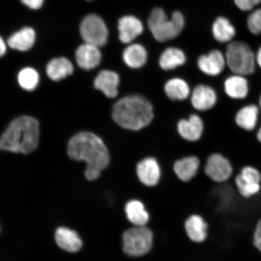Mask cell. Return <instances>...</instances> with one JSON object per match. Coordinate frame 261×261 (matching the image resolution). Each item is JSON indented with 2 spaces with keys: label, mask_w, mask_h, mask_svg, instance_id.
I'll use <instances>...</instances> for the list:
<instances>
[{
  "label": "cell",
  "mask_w": 261,
  "mask_h": 261,
  "mask_svg": "<svg viewBox=\"0 0 261 261\" xmlns=\"http://www.w3.org/2000/svg\"><path fill=\"white\" fill-rule=\"evenodd\" d=\"M39 139L38 120L31 116H22L10 124L2 136L0 146L5 151L29 154L37 148Z\"/></svg>",
  "instance_id": "1"
},
{
  "label": "cell",
  "mask_w": 261,
  "mask_h": 261,
  "mask_svg": "<svg viewBox=\"0 0 261 261\" xmlns=\"http://www.w3.org/2000/svg\"><path fill=\"white\" fill-rule=\"evenodd\" d=\"M113 118L123 128L138 130L149 125L154 117L151 103L140 96L122 98L114 104Z\"/></svg>",
  "instance_id": "2"
},
{
  "label": "cell",
  "mask_w": 261,
  "mask_h": 261,
  "mask_svg": "<svg viewBox=\"0 0 261 261\" xmlns=\"http://www.w3.org/2000/svg\"><path fill=\"white\" fill-rule=\"evenodd\" d=\"M70 158L76 161H84L87 166L102 171L110 162V155L103 140L93 133L83 132L75 135L68 146Z\"/></svg>",
  "instance_id": "3"
},
{
  "label": "cell",
  "mask_w": 261,
  "mask_h": 261,
  "mask_svg": "<svg viewBox=\"0 0 261 261\" xmlns=\"http://www.w3.org/2000/svg\"><path fill=\"white\" fill-rule=\"evenodd\" d=\"M149 31L159 42L173 40L180 34L185 26V18L180 12L173 13L169 19L164 10L156 8L152 10L148 21Z\"/></svg>",
  "instance_id": "4"
},
{
  "label": "cell",
  "mask_w": 261,
  "mask_h": 261,
  "mask_svg": "<svg viewBox=\"0 0 261 261\" xmlns=\"http://www.w3.org/2000/svg\"><path fill=\"white\" fill-rule=\"evenodd\" d=\"M226 64L234 74L249 75L253 73L256 63L249 45L242 41H233L228 44L225 53Z\"/></svg>",
  "instance_id": "5"
},
{
  "label": "cell",
  "mask_w": 261,
  "mask_h": 261,
  "mask_svg": "<svg viewBox=\"0 0 261 261\" xmlns=\"http://www.w3.org/2000/svg\"><path fill=\"white\" fill-rule=\"evenodd\" d=\"M153 234L148 228L136 226L127 230L123 236V249L127 255L141 256L151 250Z\"/></svg>",
  "instance_id": "6"
},
{
  "label": "cell",
  "mask_w": 261,
  "mask_h": 261,
  "mask_svg": "<svg viewBox=\"0 0 261 261\" xmlns=\"http://www.w3.org/2000/svg\"><path fill=\"white\" fill-rule=\"evenodd\" d=\"M82 38L85 43L100 47L107 43L109 32L103 19L100 16L91 14L86 16L80 27Z\"/></svg>",
  "instance_id": "7"
},
{
  "label": "cell",
  "mask_w": 261,
  "mask_h": 261,
  "mask_svg": "<svg viewBox=\"0 0 261 261\" xmlns=\"http://www.w3.org/2000/svg\"><path fill=\"white\" fill-rule=\"evenodd\" d=\"M236 181L240 194L244 197L249 198L259 192L261 175L256 169L246 166L237 176Z\"/></svg>",
  "instance_id": "8"
},
{
  "label": "cell",
  "mask_w": 261,
  "mask_h": 261,
  "mask_svg": "<svg viewBox=\"0 0 261 261\" xmlns=\"http://www.w3.org/2000/svg\"><path fill=\"white\" fill-rule=\"evenodd\" d=\"M232 167L229 161L223 155L218 154L211 155L205 166V174L213 180L224 182L227 180L232 174Z\"/></svg>",
  "instance_id": "9"
},
{
  "label": "cell",
  "mask_w": 261,
  "mask_h": 261,
  "mask_svg": "<svg viewBox=\"0 0 261 261\" xmlns=\"http://www.w3.org/2000/svg\"><path fill=\"white\" fill-rule=\"evenodd\" d=\"M198 66L202 72L211 76L219 75L226 66L225 55L218 50H212L198 59Z\"/></svg>",
  "instance_id": "10"
},
{
  "label": "cell",
  "mask_w": 261,
  "mask_h": 261,
  "mask_svg": "<svg viewBox=\"0 0 261 261\" xmlns=\"http://www.w3.org/2000/svg\"><path fill=\"white\" fill-rule=\"evenodd\" d=\"M191 101L192 106L195 109L205 112L212 109L216 104V91L205 85H198L192 91Z\"/></svg>",
  "instance_id": "11"
},
{
  "label": "cell",
  "mask_w": 261,
  "mask_h": 261,
  "mask_svg": "<svg viewBox=\"0 0 261 261\" xmlns=\"http://www.w3.org/2000/svg\"><path fill=\"white\" fill-rule=\"evenodd\" d=\"M137 174L142 184L153 187L158 184L161 178V168L155 159L146 158L137 166Z\"/></svg>",
  "instance_id": "12"
},
{
  "label": "cell",
  "mask_w": 261,
  "mask_h": 261,
  "mask_svg": "<svg viewBox=\"0 0 261 261\" xmlns=\"http://www.w3.org/2000/svg\"><path fill=\"white\" fill-rule=\"evenodd\" d=\"M177 130L181 138L188 141H197L203 135L204 123L200 117L192 114L188 119L179 120Z\"/></svg>",
  "instance_id": "13"
},
{
  "label": "cell",
  "mask_w": 261,
  "mask_h": 261,
  "mask_svg": "<svg viewBox=\"0 0 261 261\" xmlns=\"http://www.w3.org/2000/svg\"><path fill=\"white\" fill-rule=\"evenodd\" d=\"M118 29L120 41L128 44L142 34L143 25L135 16H125L119 19Z\"/></svg>",
  "instance_id": "14"
},
{
  "label": "cell",
  "mask_w": 261,
  "mask_h": 261,
  "mask_svg": "<svg viewBox=\"0 0 261 261\" xmlns=\"http://www.w3.org/2000/svg\"><path fill=\"white\" fill-rule=\"evenodd\" d=\"M100 51L95 45L85 43L77 49L76 60L79 66L89 70L98 66L101 61Z\"/></svg>",
  "instance_id": "15"
},
{
  "label": "cell",
  "mask_w": 261,
  "mask_h": 261,
  "mask_svg": "<svg viewBox=\"0 0 261 261\" xmlns=\"http://www.w3.org/2000/svg\"><path fill=\"white\" fill-rule=\"evenodd\" d=\"M119 75L114 71L103 70L100 71L94 80V87L110 98H114L118 94L119 84Z\"/></svg>",
  "instance_id": "16"
},
{
  "label": "cell",
  "mask_w": 261,
  "mask_h": 261,
  "mask_svg": "<svg viewBox=\"0 0 261 261\" xmlns=\"http://www.w3.org/2000/svg\"><path fill=\"white\" fill-rule=\"evenodd\" d=\"M55 240L59 247L68 252H77L83 246V242L76 231L68 228H58L55 232Z\"/></svg>",
  "instance_id": "17"
},
{
  "label": "cell",
  "mask_w": 261,
  "mask_h": 261,
  "mask_svg": "<svg viewBox=\"0 0 261 261\" xmlns=\"http://www.w3.org/2000/svg\"><path fill=\"white\" fill-rule=\"evenodd\" d=\"M224 90L228 96L234 99H243L249 93V84L244 76L234 74L224 82Z\"/></svg>",
  "instance_id": "18"
},
{
  "label": "cell",
  "mask_w": 261,
  "mask_h": 261,
  "mask_svg": "<svg viewBox=\"0 0 261 261\" xmlns=\"http://www.w3.org/2000/svg\"><path fill=\"white\" fill-rule=\"evenodd\" d=\"M123 60L129 67L140 68L146 64L148 52L141 44H130L123 51Z\"/></svg>",
  "instance_id": "19"
},
{
  "label": "cell",
  "mask_w": 261,
  "mask_h": 261,
  "mask_svg": "<svg viewBox=\"0 0 261 261\" xmlns=\"http://www.w3.org/2000/svg\"><path fill=\"white\" fill-rule=\"evenodd\" d=\"M187 57L181 49L169 47L162 52L159 58V65L163 70H174L185 64Z\"/></svg>",
  "instance_id": "20"
},
{
  "label": "cell",
  "mask_w": 261,
  "mask_h": 261,
  "mask_svg": "<svg viewBox=\"0 0 261 261\" xmlns=\"http://www.w3.org/2000/svg\"><path fill=\"white\" fill-rule=\"evenodd\" d=\"M200 161L194 156H187L175 163L174 169L177 177L184 181H188L197 174Z\"/></svg>",
  "instance_id": "21"
},
{
  "label": "cell",
  "mask_w": 261,
  "mask_h": 261,
  "mask_svg": "<svg viewBox=\"0 0 261 261\" xmlns=\"http://www.w3.org/2000/svg\"><path fill=\"white\" fill-rule=\"evenodd\" d=\"M185 229L188 237L195 242H203L207 237V224L199 215H192L188 218Z\"/></svg>",
  "instance_id": "22"
},
{
  "label": "cell",
  "mask_w": 261,
  "mask_h": 261,
  "mask_svg": "<svg viewBox=\"0 0 261 261\" xmlns=\"http://www.w3.org/2000/svg\"><path fill=\"white\" fill-rule=\"evenodd\" d=\"M73 66L71 62L65 58L54 59L47 65L46 72L51 80L58 81L72 74Z\"/></svg>",
  "instance_id": "23"
},
{
  "label": "cell",
  "mask_w": 261,
  "mask_h": 261,
  "mask_svg": "<svg viewBox=\"0 0 261 261\" xmlns=\"http://www.w3.org/2000/svg\"><path fill=\"white\" fill-rule=\"evenodd\" d=\"M35 41V31L32 28H25L13 34L9 38L8 43L13 49L24 51L31 48Z\"/></svg>",
  "instance_id": "24"
},
{
  "label": "cell",
  "mask_w": 261,
  "mask_h": 261,
  "mask_svg": "<svg viewBox=\"0 0 261 261\" xmlns=\"http://www.w3.org/2000/svg\"><path fill=\"white\" fill-rule=\"evenodd\" d=\"M212 34L217 41L221 43H226L232 40L236 36V30L227 18L220 16L212 25Z\"/></svg>",
  "instance_id": "25"
},
{
  "label": "cell",
  "mask_w": 261,
  "mask_h": 261,
  "mask_svg": "<svg viewBox=\"0 0 261 261\" xmlns=\"http://www.w3.org/2000/svg\"><path fill=\"white\" fill-rule=\"evenodd\" d=\"M165 92L172 100H184L190 94V88L185 80L181 78H172L166 83Z\"/></svg>",
  "instance_id": "26"
},
{
  "label": "cell",
  "mask_w": 261,
  "mask_h": 261,
  "mask_svg": "<svg viewBox=\"0 0 261 261\" xmlns=\"http://www.w3.org/2000/svg\"><path fill=\"white\" fill-rule=\"evenodd\" d=\"M258 115V107L251 104L244 107L238 112L236 122L240 128L246 130H252L255 128Z\"/></svg>",
  "instance_id": "27"
},
{
  "label": "cell",
  "mask_w": 261,
  "mask_h": 261,
  "mask_svg": "<svg viewBox=\"0 0 261 261\" xmlns=\"http://www.w3.org/2000/svg\"><path fill=\"white\" fill-rule=\"evenodd\" d=\"M125 212L128 219L136 226H143L149 221V214L144 205L138 200H132L127 203Z\"/></svg>",
  "instance_id": "28"
},
{
  "label": "cell",
  "mask_w": 261,
  "mask_h": 261,
  "mask_svg": "<svg viewBox=\"0 0 261 261\" xmlns=\"http://www.w3.org/2000/svg\"><path fill=\"white\" fill-rule=\"evenodd\" d=\"M18 80L19 86L22 89L32 91L37 88L39 83V74L37 71L32 68H25L18 74Z\"/></svg>",
  "instance_id": "29"
},
{
  "label": "cell",
  "mask_w": 261,
  "mask_h": 261,
  "mask_svg": "<svg viewBox=\"0 0 261 261\" xmlns=\"http://www.w3.org/2000/svg\"><path fill=\"white\" fill-rule=\"evenodd\" d=\"M247 27L253 35L261 34V9L253 11L247 18Z\"/></svg>",
  "instance_id": "30"
},
{
  "label": "cell",
  "mask_w": 261,
  "mask_h": 261,
  "mask_svg": "<svg viewBox=\"0 0 261 261\" xmlns=\"http://www.w3.org/2000/svg\"><path fill=\"white\" fill-rule=\"evenodd\" d=\"M237 7L243 11H249L259 5L261 0H234Z\"/></svg>",
  "instance_id": "31"
},
{
  "label": "cell",
  "mask_w": 261,
  "mask_h": 261,
  "mask_svg": "<svg viewBox=\"0 0 261 261\" xmlns=\"http://www.w3.org/2000/svg\"><path fill=\"white\" fill-rule=\"evenodd\" d=\"M100 172L101 170L99 169L87 166L86 171H85V177L90 181L95 180L99 178Z\"/></svg>",
  "instance_id": "32"
},
{
  "label": "cell",
  "mask_w": 261,
  "mask_h": 261,
  "mask_svg": "<svg viewBox=\"0 0 261 261\" xmlns=\"http://www.w3.org/2000/svg\"><path fill=\"white\" fill-rule=\"evenodd\" d=\"M253 243L254 246L261 252V220L257 223L255 231H254Z\"/></svg>",
  "instance_id": "33"
},
{
  "label": "cell",
  "mask_w": 261,
  "mask_h": 261,
  "mask_svg": "<svg viewBox=\"0 0 261 261\" xmlns=\"http://www.w3.org/2000/svg\"><path fill=\"white\" fill-rule=\"evenodd\" d=\"M21 2L29 8L38 9L43 4L44 0H21Z\"/></svg>",
  "instance_id": "34"
},
{
  "label": "cell",
  "mask_w": 261,
  "mask_h": 261,
  "mask_svg": "<svg viewBox=\"0 0 261 261\" xmlns=\"http://www.w3.org/2000/svg\"><path fill=\"white\" fill-rule=\"evenodd\" d=\"M6 51V44H5L4 41H3V39L1 38V42H0V54H1V56L5 55Z\"/></svg>",
  "instance_id": "35"
},
{
  "label": "cell",
  "mask_w": 261,
  "mask_h": 261,
  "mask_svg": "<svg viewBox=\"0 0 261 261\" xmlns=\"http://www.w3.org/2000/svg\"><path fill=\"white\" fill-rule=\"evenodd\" d=\"M256 63L261 68V46L259 47L258 51L256 55Z\"/></svg>",
  "instance_id": "36"
},
{
  "label": "cell",
  "mask_w": 261,
  "mask_h": 261,
  "mask_svg": "<svg viewBox=\"0 0 261 261\" xmlns=\"http://www.w3.org/2000/svg\"><path fill=\"white\" fill-rule=\"evenodd\" d=\"M257 138L260 143H261V127L258 130V132H257Z\"/></svg>",
  "instance_id": "37"
},
{
  "label": "cell",
  "mask_w": 261,
  "mask_h": 261,
  "mask_svg": "<svg viewBox=\"0 0 261 261\" xmlns=\"http://www.w3.org/2000/svg\"><path fill=\"white\" fill-rule=\"evenodd\" d=\"M259 106L261 108V96H260V99H259Z\"/></svg>",
  "instance_id": "38"
},
{
  "label": "cell",
  "mask_w": 261,
  "mask_h": 261,
  "mask_svg": "<svg viewBox=\"0 0 261 261\" xmlns=\"http://www.w3.org/2000/svg\"><path fill=\"white\" fill-rule=\"evenodd\" d=\"M87 1H92V0H87Z\"/></svg>",
  "instance_id": "39"
}]
</instances>
